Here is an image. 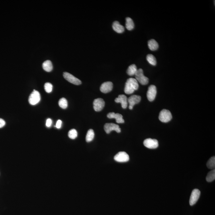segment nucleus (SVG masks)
Wrapping results in <instances>:
<instances>
[{"label":"nucleus","mask_w":215,"mask_h":215,"mask_svg":"<svg viewBox=\"0 0 215 215\" xmlns=\"http://www.w3.org/2000/svg\"><path fill=\"white\" fill-rule=\"evenodd\" d=\"M139 88L138 82L135 79L130 78L126 81L125 84L124 92L126 94H132Z\"/></svg>","instance_id":"f257e3e1"},{"label":"nucleus","mask_w":215,"mask_h":215,"mask_svg":"<svg viewBox=\"0 0 215 215\" xmlns=\"http://www.w3.org/2000/svg\"><path fill=\"white\" fill-rule=\"evenodd\" d=\"M135 75L136 77L135 79L141 85H146L149 83V79L144 76V72L141 69L137 70V72Z\"/></svg>","instance_id":"f03ea898"},{"label":"nucleus","mask_w":215,"mask_h":215,"mask_svg":"<svg viewBox=\"0 0 215 215\" xmlns=\"http://www.w3.org/2000/svg\"><path fill=\"white\" fill-rule=\"evenodd\" d=\"M158 118L161 122H168L172 118V115L170 111L166 109H163L159 113Z\"/></svg>","instance_id":"7ed1b4c3"},{"label":"nucleus","mask_w":215,"mask_h":215,"mask_svg":"<svg viewBox=\"0 0 215 215\" xmlns=\"http://www.w3.org/2000/svg\"><path fill=\"white\" fill-rule=\"evenodd\" d=\"M40 99V95L39 92L34 90L29 97V103L30 105H35L39 103Z\"/></svg>","instance_id":"20e7f679"},{"label":"nucleus","mask_w":215,"mask_h":215,"mask_svg":"<svg viewBox=\"0 0 215 215\" xmlns=\"http://www.w3.org/2000/svg\"><path fill=\"white\" fill-rule=\"evenodd\" d=\"M114 159L118 162L124 163L129 161V157L127 153L124 151H121L115 156Z\"/></svg>","instance_id":"39448f33"},{"label":"nucleus","mask_w":215,"mask_h":215,"mask_svg":"<svg viewBox=\"0 0 215 215\" xmlns=\"http://www.w3.org/2000/svg\"><path fill=\"white\" fill-rule=\"evenodd\" d=\"M64 77L69 82L75 85H80L81 84V81L79 79L76 78L74 75L67 72L64 73Z\"/></svg>","instance_id":"423d86ee"},{"label":"nucleus","mask_w":215,"mask_h":215,"mask_svg":"<svg viewBox=\"0 0 215 215\" xmlns=\"http://www.w3.org/2000/svg\"><path fill=\"white\" fill-rule=\"evenodd\" d=\"M157 92V88L155 85H151L149 86L147 93V96L149 101L152 102L154 100Z\"/></svg>","instance_id":"0eeeda50"},{"label":"nucleus","mask_w":215,"mask_h":215,"mask_svg":"<svg viewBox=\"0 0 215 215\" xmlns=\"http://www.w3.org/2000/svg\"><path fill=\"white\" fill-rule=\"evenodd\" d=\"M104 129L107 134H110L112 131H115L117 133L121 132L119 126L113 123H106L104 126Z\"/></svg>","instance_id":"6e6552de"},{"label":"nucleus","mask_w":215,"mask_h":215,"mask_svg":"<svg viewBox=\"0 0 215 215\" xmlns=\"http://www.w3.org/2000/svg\"><path fill=\"white\" fill-rule=\"evenodd\" d=\"M144 144L145 147L151 149H156L158 146V141L151 138L145 139L144 141Z\"/></svg>","instance_id":"1a4fd4ad"},{"label":"nucleus","mask_w":215,"mask_h":215,"mask_svg":"<svg viewBox=\"0 0 215 215\" xmlns=\"http://www.w3.org/2000/svg\"><path fill=\"white\" fill-rule=\"evenodd\" d=\"M200 195V191L198 189L193 190L190 198L189 203L190 206H193L198 201Z\"/></svg>","instance_id":"9d476101"},{"label":"nucleus","mask_w":215,"mask_h":215,"mask_svg":"<svg viewBox=\"0 0 215 215\" xmlns=\"http://www.w3.org/2000/svg\"><path fill=\"white\" fill-rule=\"evenodd\" d=\"M141 100V97L138 95H133L127 99V102L129 104V108L130 110L133 109V107L136 104L139 103Z\"/></svg>","instance_id":"9b49d317"},{"label":"nucleus","mask_w":215,"mask_h":215,"mask_svg":"<svg viewBox=\"0 0 215 215\" xmlns=\"http://www.w3.org/2000/svg\"><path fill=\"white\" fill-rule=\"evenodd\" d=\"M105 106L104 100L101 98L95 99L93 102L94 109L96 112H99L103 109Z\"/></svg>","instance_id":"f8f14e48"},{"label":"nucleus","mask_w":215,"mask_h":215,"mask_svg":"<svg viewBox=\"0 0 215 215\" xmlns=\"http://www.w3.org/2000/svg\"><path fill=\"white\" fill-rule=\"evenodd\" d=\"M113 83L111 82H106L102 84L100 87L101 92L104 93H107L112 91L113 88Z\"/></svg>","instance_id":"ddd939ff"},{"label":"nucleus","mask_w":215,"mask_h":215,"mask_svg":"<svg viewBox=\"0 0 215 215\" xmlns=\"http://www.w3.org/2000/svg\"><path fill=\"white\" fill-rule=\"evenodd\" d=\"M115 101L116 103H120L121 104L122 107L124 109H125L127 107L128 105L127 98L125 95H121L118 96L117 98L115 100Z\"/></svg>","instance_id":"4468645a"},{"label":"nucleus","mask_w":215,"mask_h":215,"mask_svg":"<svg viewBox=\"0 0 215 215\" xmlns=\"http://www.w3.org/2000/svg\"><path fill=\"white\" fill-rule=\"evenodd\" d=\"M107 117L110 119L115 118L117 123H124V120L123 118V116L120 114L110 112L108 114Z\"/></svg>","instance_id":"2eb2a0df"},{"label":"nucleus","mask_w":215,"mask_h":215,"mask_svg":"<svg viewBox=\"0 0 215 215\" xmlns=\"http://www.w3.org/2000/svg\"><path fill=\"white\" fill-rule=\"evenodd\" d=\"M112 28L114 30L118 33H122L124 31V28L117 21L114 22L113 24Z\"/></svg>","instance_id":"dca6fc26"},{"label":"nucleus","mask_w":215,"mask_h":215,"mask_svg":"<svg viewBox=\"0 0 215 215\" xmlns=\"http://www.w3.org/2000/svg\"><path fill=\"white\" fill-rule=\"evenodd\" d=\"M43 69L46 72L51 71L53 69V65L52 62L50 60H47L43 63L42 65Z\"/></svg>","instance_id":"f3484780"},{"label":"nucleus","mask_w":215,"mask_h":215,"mask_svg":"<svg viewBox=\"0 0 215 215\" xmlns=\"http://www.w3.org/2000/svg\"><path fill=\"white\" fill-rule=\"evenodd\" d=\"M148 47L151 51H156L158 49V43L154 39L149 40L148 42Z\"/></svg>","instance_id":"a211bd4d"},{"label":"nucleus","mask_w":215,"mask_h":215,"mask_svg":"<svg viewBox=\"0 0 215 215\" xmlns=\"http://www.w3.org/2000/svg\"><path fill=\"white\" fill-rule=\"evenodd\" d=\"M137 71V66L135 64L130 65L127 70V73L129 76H134L136 74Z\"/></svg>","instance_id":"6ab92c4d"},{"label":"nucleus","mask_w":215,"mask_h":215,"mask_svg":"<svg viewBox=\"0 0 215 215\" xmlns=\"http://www.w3.org/2000/svg\"><path fill=\"white\" fill-rule=\"evenodd\" d=\"M126 28L128 30H131L134 28V24L132 19L130 18H126Z\"/></svg>","instance_id":"aec40b11"},{"label":"nucleus","mask_w":215,"mask_h":215,"mask_svg":"<svg viewBox=\"0 0 215 215\" xmlns=\"http://www.w3.org/2000/svg\"><path fill=\"white\" fill-rule=\"evenodd\" d=\"M95 137V133L93 129H90L87 132L86 137V140L87 142H90Z\"/></svg>","instance_id":"412c9836"},{"label":"nucleus","mask_w":215,"mask_h":215,"mask_svg":"<svg viewBox=\"0 0 215 215\" xmlns=\"http://www.w3.org/2000/svg\"><path fill=\"white\" fill-rule=\"evenodd\" d=\"M215 170L213 169L211 171L209 172L207 175L206 177V180L208 182H211L215 180Z\"/></svg>","instance_id":"4be33fe9"},{"label":"nucleus","mask_w":215,"mask_h":215,"mask_svg":"<svg viewBox=\"0 0 215 215\" xmlns=\"http://www.w3.org/2000/svg\"><path fill=\"white\" fill-rule=\"evenodd\" d=\"M207 167L208 168L211 169H214L215 167V156L211 157L209 158L207 163Z\"/></svg>","instance_id":"5701e85b"},{"label":"nucleus","mask_w":215,"mask_h":215,"mask_svg":"<svg viewBox=\"0 0 215 215\" xmlns=\"http://www.w3.org/2000/svg\"><path fill=\"white\" fill-rule=\"evenodd\" d=\"M146 59L148 62L151 65L155 66L157 64V61H156V57L152 54L147 55Z\"/></svg>","instance_id":"b1692460"},{"label":"nucleus","mask_w":215,"mask_h":215,"mask_svg":"<svg viewBox=\"0 0 215 215\" xmlns=\"http://www.w3.org/2000/svg\"><path fill=\"white\" fill-rule=\"evenodd\" d=\"M59 105L61 108L66 109L68 106L67 100L64 98H61L59 101Z\"/></svg>","instance_id":"393cba45"},{"label":"nucleus","mask_w":215,"mask_h":215,"mask_svg":"<svg viewBox=\"0 0 215 215\" xmlns=\"http://www.w3.org/2000/svg\"><path fill=\"white\" fill-rule=\"evenodd\" d=\"M68 136L71 139H75L77 137V132L76 129H71L69 132Z\"/></svg>","instance_id":"a878e982"},{"label":"nucleus","mask_w":215,"mask_h":215,"mask_svg":"<svg viewBox=\"0 0 215 215\" xmlns=\"http://www.w3.org/2000/svg\"><path fill=\"white\" fill-rule=\"evenodd\" d=\"M44 89L47 93H50L53 89V85L50 83H47L44 85Z\"/></svg>","instance_id":"bb28decb"},{"label":"nucleus","mask_w":215,"mask_h":215,"mask_svg":"<svg viewBox=\"0 0 215 215\" xmlns=\"http://www.w3.org/2000/svg\"><path fill=\"white\" fill-rule=\"evenodd\" d=\"M62 121L60 120H57V123H56V126H55V127H56V128H57V129H59V128H61V126H62Z\"/></svg>","instance_id":"cd10ccee"},{"label":"nucleus","mask_w":215,"mask_h":215,"mask_svg":"<svg viewBox=\"0 0 215 215\" xmlns=\"http://www.w3.org/2000/svg\"><path fill=\"white\" fill-rule=\"evenodd\" d=\"M52 120L51 119H50V118H49V119H47V120H46V126L47 127H50L51 125H52Z\"/></svg>","instance_id":"c85d7f7f"},{"label":"nucleus","mask_w":215,"mask_h":215,"mask_svg":"<svg viewBox=\"0 0 215 215\" xmlns=\"http://www.w3.org/2000/svg\"><path fill=\"white\" fill-rule=\"evenodd\" d=\"M5 125V122L4 120L0 118V128L4 127Z\"/></svg>","instance_id":"c756f323"}]
</instances>
